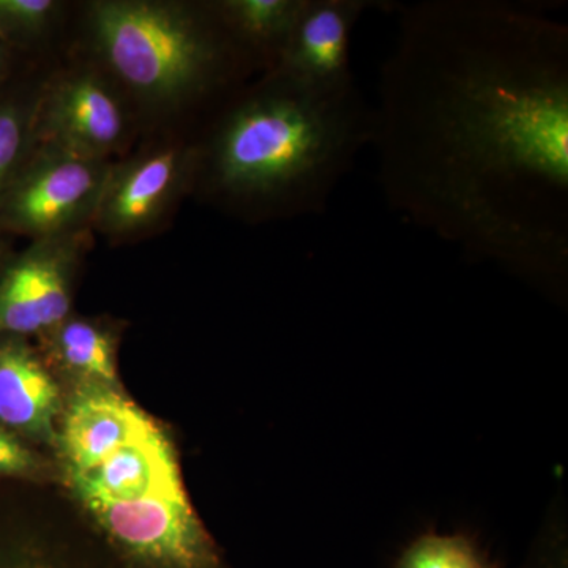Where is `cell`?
I'll return each instance as SVG.
<instances>
[{
    "label": "cell",
    "instance_id": "cell-1",
    "mask_svg": "<svg viewBox=\"0 0 568 568\" xmlns=\"http://www.w3.org/2000/svg\"><path fill=\"white\" fill-rule=\"evenodd\" d=\"M396 10L373 108L388 207L566 297L567 26L504 0Z\"/></svg>",
    "mask_w": 568,
    "mask_h": 568
},
{
    "label": "cell",
    "instance_id": "cell-2",
    "mask_svg": "<svg viewBox=\"0 0 568 568\" xmlns=\"http://www.w3.org/2000/svg\"><path fill=\"white\" fill-rule=\"evenodd\" d=\"M54 450L58 476L119 567L233 568L194 510L173 439L121 387H74Z\"/></svg>",
    "mask_w": 568,
    "mask_h": 568
},
{
    "label": "cell",
    "instance_id": "cell-3",
    "mask_svg": "<svg viewBox=\"0 0 568 568\" xmlns=\"http://www.w3.org/2000/svg\"><path fill=\"white\" fill-rule=\"evenodd\" d=\"M372 138L373 106L355 82L313 88L264 71L216 112L197 181L246 222L323 213Z\"/></svg>",
    "mask_w": 568,
    "mask_h": 568
},
{
    "label": "cell",
    "instance_id": "cell-4",
    "mask_svg": "<svg viewBox=\"0 0 568 568\" xmlns=\"http://www.w3.org/2000/svg\"><path fill=\"white\" fill-rule=\"evenodd\" d=\"M97 65L134 110L168 114L220 100L226 103L261 70L213 3L99 0L85 17Z\"/></svg>",
    "mask_w": 568,
    "mask_h": 568
},
{
    "label": "cell",
    "instance_id": "cell-5",
    "mask_svg": "<svg viewBox=\"0 0 568 568\" xmlns=\"http://www.w3.org/2000/svg\"><path fill=\"white\" fill-rule=\"evenodd\" d=\"M112 164L37 144L0 200V233L39 241L92 230Z\"/></svg>",
    "mask_w": 568,
    "mask_h": 568
},
{
    "label": "cell",
    "instance_id": "cell-6",
    "mask_svg": "<svg viewBox=\"0 0 568 568\" xmlns=\"http://www.w3.org/2000/svg\"><path fill=\"white\" fill-rule=\"evenodd\" d=\"M136 110L110 74L88 63L44 80L37 111V144L108 160L129 148Z\"/></svg>",
    "mask_w": 568,
    "mask_h": 568
},
{
    "label": "cell",
    "instance_id": "cell-7",
    "mask_svg": "<svg viewBox=\"0 0 568 568\" xmlns=\"http://www.w3.org/2000/svg\"><path fill=\"white\" fill-rule=\"evenodd\" d=\"M92 230L31 241L0 264V336H40L73 313Z\"/></svg>",
    "mask_w": 568,
    "mask_h": 568
},
{
    "label": "cell",
    "instance_id": "cell-8",
    "mask_svg": "<svg viewBox=\"0 0 568 568\" xmlns=\"http://www.w3.org/2000/svg\"><path fill=\"white\" fill-rule=\"evenodd\" d=\"M200 151L163 142L114 163L97 205L92 230L130 239L155 230L197 178Z\"/></svg>",
    "mask_w": 568,
    "mask_h": 568
},
{
    "label": "cell",
    "instance_id": "cell-9",
    "mask_svg": "<svg viewBox=\"0 0 568 568\" xmlns=\"http://www.w3.org/2000/svg\"><path fill=\"white\" fill-rule=\"evenodd\" d=\"M373 0H304L290 39L272 70L302 84L335 89L354 81L351 37ZM271 71V70H268Z\"/></svg>",
    "mask_w": 568,
    "mask_h": 568
},
{
    "label": "cell",
    "instance_id": "cell-10",
    "mask_svg": "<svg viewBox=\"0 0 568 568\" xmlns=\"http://www.w3.org/2000/svg\"><path fill=\"white\" fill-rule=\"evenodd\" d=\"M63 407L61 383L39 347L22 336H0V426L55 448Z\"/></svg>",
    "mask_w": 568,
    "mask_h": 568
},
{
    "label": "cell",
    "instance_id": "cell-11",
    "mask_svg": "<svg viewBox=\"0 0 568 568\" xmlns=\"http://www.w3.org/2000/svg\"><path fill=\"white\" fill-rule=\"evenodd\" d=\"M37 338L40 354L58 379L63 377L74 387H121L118 366L121 334L114 324L71 313Z\"/></svg>",
    "mask_w": 568,
    "mask_h": 568
},
{
    "label": "cell",
    "instance_id": "cell-12",
    "mask_svg": "<svg viewBox=\"0 0 568 568\" xmlns=\"http://www.w3.org/2000/svg\"><path fill=\"white\" fill-rule=\"evenodd\" d=\"M0 568H121L91 530L59 521H0Z\"/></svg>",
    "mask_w": 568,
    "mask_h": 568
},
{
    "label": "cell",
    "instance_id": "cell-13",
    "mask_svg": "<svg viewBox=\"0 0 568 568\" xmlns=\"http://www.w3.org/2000/svg\"><path fill=\"white\" fill-rule=\"evenodd\" d=\"M216 11L260 69H274L304 0H220Z\"/></svg>",
    "mask_w": 568,
    "mask_h": 568
},
{
    "label": "cell",
    "instance_id": "cell-14",
    "mask_svg": "<svg viewBox=\"0 0 568 568\" xmlns=\"http://www.w3.org/2000/svg\"><path fill=\"white\" fill-rule=\"evenodd\" d=\"M44 81L11 78L0 88V200L37 145V111Z\"/></svg>",
    "mask_w": 568,
    "mask_h": 568
},
{
    "label": "cell",
    "instance_id": "cell-15",
    "mask_svg": "<svg viewBox=\"0 0 568 568\" xmlns=\"http://www.w3.org/2000/svg\"><path fill=\"white\" fill-rule=\"evenodd\" d=\"M395 568H500L491 556L466 534L425 532L414 538Z\"/></svg>",
    "mask_w": 568,
    "mask_h": 568
},
{
    "label": "cell",
    "instance_id": "cell-16",
    "mask_svg": "<svg viewBox=\"0 0 568 568\" xmlns=\"http://www.w3.org/2000/svg\"><path fill=\"white\" fill-rule=\"evenodd\" d=\"M58 0H0V41L17 54L44 43L61 21Z\"/></svg>",
    "mask_w": 568,
    "mask_h": 568
},
{
    "label": "cell",
    "instance_id": "cell-17",
    "mask_svg": "<svg viewBox=\"0 0 568 568\" xmlns=\"http://www.w3.org/2000/svg\"><path fill=\"white\" fill-rule=\"evenodd\" d=\"M58 476L51 463L20 436L0 426V477L44 481Z\"/></svg>",
    "mask_w": 568,
    "mask_h": 568
},
{
    "label": "cell",
    "instance_id": "cell-18",
    "mask_svg": "<svg viewBox=\"0 0 568 568\" xmlns=\"http://www.w3.org/2000/svg\"><path fill=\"white\" fill-rule=\"evenodd\" d=\"M519 568H568V545L562 526L547 528Z\"/></svg>",
    "mask_w": 568,
    "mask_h": 568
},
{
    "label": "cell",
    "instance_id": "cell-19",
    "mask_svg": "<svg viewBox=\"0 0 568 568\" xmlns=\"http://www.w3.org/2000/svg\"><path fill=\"white\" fill-rule=\"evenodd\" d=\"M14 52L0 41V88L13 78Z\"/></svg>",
    "mask_w": 568,
    "mask_h": 568
},
{
    "label": "cell",
    "instance_id": "cell-20",
    "mask_svg": "<svg viewBox=\"0 0 568 568\" xmlns=\"http://www.w3.org/2000/svg\"><path fill=\"white\" fill-rule=\"evenodd\" d=\"M10 239L9 235L0 233V264H2L6 257L11 253Z\"/></svg>",
    "mask_w": 568,
    "mask_h": 568
}]
</instances>
